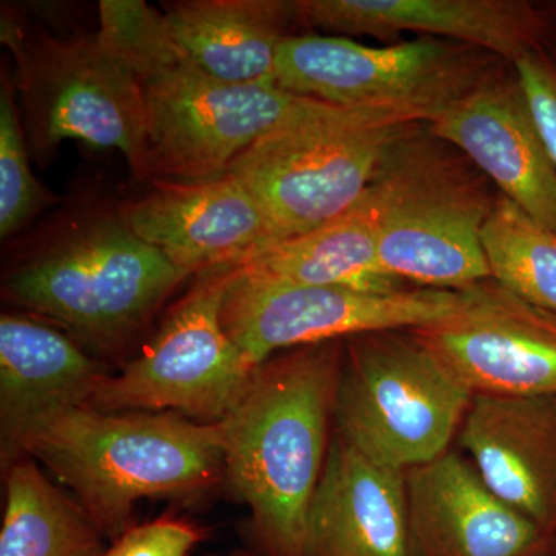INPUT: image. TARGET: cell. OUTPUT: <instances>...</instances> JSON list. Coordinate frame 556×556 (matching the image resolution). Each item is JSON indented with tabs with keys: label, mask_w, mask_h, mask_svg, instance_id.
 Returning <instances> with one entry per match:
<instances>
[{
	"label": "cell",
	"mask_w": 556,
	"mask_h": 556,
	"mask_svg": "<svg viewBox=\"0 0 556 556\" xmlns=\"http://www.w3.org/2000/svg\"><path fill=\"white\" fill-rule=\"evenodd\" d=\"M345 340L292 348L263 362L223 420L225 478L251 510L268 556H303L324 473Z\"/></svg>",
	"instance_id": "cell-1"
},
{
	"label": "cell",
	"mask_w": 556,
	"mask_h": 556,
	"mask_svg": "<svg viewBox=\"0 0 556 556\" xmlns=\"http://www.w3.org/2000/svg\"><path fill=\"white\" fill-rule=\"evenodd\" d=\"M100 25L137 75L155 181L222 177L302 100L276 80L236 86L208 75L142 0H102Z\"/></svg>",
	"instance_id": "cell-2"
},
{
	"label": "cell",
	"mask_w": 556,
	"mask_h": 556,
	"mask_svg": "<svg viewBox=\"0 0 556 556\" xmlns=\"http://www.w3.org/2000/svg\"><path fill=\"white\" fill-rule=\"evenodd\" d=\"M21 456L49 468L115 543L138 501L197 495L225 478V428L172 412L75 407L36 424Z\"/></svg>",
	"instance_id": "cell-3"
},
{
	"label": "cell",
	"mask_w": 556,
	"mask_h": 556,
	"mask_svg": "<svg viewBox=\"0 0 556 556\" xmlns=\"http://www.w3.org/2000/svg\"><path fill=\"white\" fill-rule=\"evenodd\" d=\"M383 270L459 291L490 276L481 232L500 190L466 153L415 124L386 150L367 189Z\"/></svg>",
	"instance_id": "cell-4"
},
{
	"label": "cell",
	"mask_w": 556,
	"mask_h": 556,
	"mask_svg": "<svg viewBox=\"0 0 556 556\" xmlns=\"http://www.w3.org/2000/svg\"><path fill=\"white\" fill-rule=\"evenodd\" d=\"M415 124L397 113L302 97L230 163L228 174L254 197L274 244L281 243L353 207L386 150Z\"/></svg>",
	"instance_id": "cell-5"
},
{
	"label": "cell",
	"mask_w": 556,
	"mask_h": 556,
	"mask_svg": "<svg viewBox=\"0 0 556 556\" xmlns=\"http://www.w3.org/2000/svg\"><path fill=\"white\" fill-rule=\"evenodd\" d=\"M189 277L121 215H90L11 270L5 292L86 345L109 351L148 327Z\"/></svg>",
	"instance_id": "cell-6"
},
{
	"label": "cell",
	"mask_w": 556,
	"mask_h": 556,
	"mask_svg": "<svg viewBox=\"0 0 556 556\" xmlns=\"http://www.w3.org/2000/svg\"><path fill=\"white\" fill-rule=\"evenodd\" d=\"M0 39L16 62L14 87L36 155H50L64 139H80L118 149L139 181L150 179L137 75L108 33L56 38L3 7Z\"/></svg>",
	"instance_id": "cell-7"
},
{
	"label": "cell",
	"mask_w": 556,
	"mask_h": 556,
	"mask_svg": "<svg viewBox=\"0 0 556 556\" xmlns=\"http://www.w3.org/2000/svg\"><path fill=\"white\" fill-rule=\"evenodd\" d=\"M471 401L412 329L345 340L336 433L376 463L408 471L444 455Z\"/></svg>",
	"instance_id": "cell-8"
},
{
	"label": "cell",
	"mask_w": 556,
	"mask_h": 556,
	"mask_svg": "<svg viewBox=\"0 0 556 556\" xmlns=\"http://www.w3.org/2000/svg\"><path fill=\"white\" fill-rule=\"evenodd\" d=\"M511 65L479 47L430 36L368 47L294 35L278 51L276 83L299 97L430 124Z\"/></svg>",
	"instance_id": "cell-9"
},
{
	"label": "cell",
	"mask_w": 556,
	"mask_h": 556,
	"mask_svg": "<svg viewBox=\"0 0 556 556\" xmlns=\"http://www.w3.org/2000/svg\"><path fill=\"white\" fill-rule=\"evenodd\" d=\"M240 266L201 274L141 354L108 376L86 407L102 413L172 412L223 422L254 380L255 365L222 324L226 292Z\"/></svg>",
	"instance_id": "cell-10"
},
{
	"label": "cell",
	"mask_w": 556,
	"mask_h": 556,
	"mask_svg": "<svg viewBox=\"0 0 556 556\" xmlns=\"http://www.w3.org/2000/svg\"><path fill=\"white\" fill-rule=\"evenodd\" d=\"M464 289L278 287L237 273L222 324L255 365L292 348L426 327L460 308Z\"/></svg>",
	"instance_id": "cell-11"
},
{
	"label": "cell",
	"mask_w": 556,
	"mask_h": 556,
	"mask_svg": "<svg viewBox=\"0 0 556 556\" xmlns=\"http://www.w3.org/2000/svg\"><path fill=\"white\" fill-rule=\"evenodd\" d=\"M460 308L412 329L473 396L556 397V314L485 278Z\"/></svg>",
	"instance_id": "cell-12"
},
{
	"label": "cell",
	"mask_w": 556,
	"mask_h": 556,
	"mask_svg": "<svg viewBox=\"0 0 556 556\" xmlns=\"http://www.w3.org/2000/svg\"><path fill=\"white\" fill-rule=\"evenodd\" d=\"M121 218L190 277L244 265L274 244L257 201L228 172L206 181L156 179Z\"/></svg>",
	"instance_id": "cell-13"
},
{
	"label": "cell",
	"mask_w": 556,
	"mask_h": 556,
	"mask_svg": "<svg viewBox=\"0 0 556 556\" xmlns=\"http://www.w3.org/2000/svg\"><path fill=\"white\" fill-rule=\"evenodd\" d=\"M299 25L391 40L402 31L456 40L510 64L556 38L548 7L526 0H295Z\"/></svg>",
	"instance_id": "cell-14"
},
{
	"label": "cell",
	"mask_w": 556,
	"mask_h": 556,
	"mask_svg": "<svg viewBox=\"0 0 556 556\" xmlns=\"http://www.w3.org/2000/svg\"><path fill=\"white\" fill-rule=\"evenodd\" d=\"M409 555L556 556V535L490 490L448 450L407 471Z\"/></svg>",
	"instance_id": "cell-15"
},
{
	"label": "cell",
	"mask_w": 556,
	"mask_h": 556,
	"mask_svg": "<svg viewBox=\"0 0 556 556\" xmlns=\"http://www.w3.org/2000/svg\"><path fill=\"white\" fill-rule=\"evenodd\" d=\"M527 215L556 233V166L514 65L433 123Z\"/></svg>",
	"instance_id": "cell-16"
},
{
	"label": "cell",
	"mask_w": 556,
	"mask_h": 556,
	"mask_svg": "<svg viewBox=\"0 0 556 556\" xmlns=\"http://www.w3.org/2000/svg\"><path fill=\"white\" fill-rule=\"evenodd\" d=\"M303 556L409 555L407 471L336 433L311 501Z\"/></svg>",
	"instance_id": "cell-17"
},
{
	"label": "cell",
	"mask_w": 556,
	"mask_h": 556,
	"mask_svg": "<svg viewBox=\"0 0 556 556\" xmlns=\"http://www.w3.org/2000/svg\"><path fill=\"white\" fill-rule=\"evenodd\" d=\"M459 444L495 495L556 535V397L478 394Z\"/></svg>",
	"instance_id": "cell-18"
},
{
	"label": "cell",
	"mask_w": 556,
	"mask_h": 556,
	"mask_svg": "<svg viewBox=\"0 0 556 556\" xmlns=\"http://www.w3.org/2000/svg\"><path fill=\"white\" fill-rule=\"evenodd\" d=\"M108 378L100 362L58 329L24 316L0 318V456L22 459L21 444L36 424L62 409L86 407Z\"/></svg>",
	"instance_id": "cell-19"
},
{
	"label": "cell",
	"mask_w": 556,
	"mask_h": 556,
	"mask_svg": "<svg viewBox=\"0 0 556 556\" xmlns=\"http://www.w3.org/2000/svg\"><path fill=\"white\" fill-rule=\"evenodd\" d=\"M172 38L204 72L223 83L276 80L278 51L294 36L289 0H179L161 3Z\"/></svg>",
	"instance_id": "cell-20"
},
{
	"label": "cell",
	"mask_w": 556,
	"mask_h": 556,
	"mask_svg": "<svg viewBox=\"0 0 556 556\" xmlns=\"http://www.w3.org/2000/svg\"><path fill=\"white\" fill-rule=\"evenodd\" d=\"M240 270L278 287L405 288L380 265L378 223L367 190L345 214L266 248Z\"/></svg>",
	"instance_id": "cell-21"
},
{
	"label": "cell",
	"mask_w": 556,
	"mask_h": 556,
	"mask_svg": "<svg viewBox=\"0 0 556 556\" xmlns=\"http://www.w3.org/2000/svg\"><path fill=\"white\" fill-rule=\"evenodd\" d=\"M0 556H102V533L75 497L43 477L35 460L5 470Z\"/></svg>",
	"instance_id": "cell-22"
},
{
	"label": "cell",
	"mask_w": 556,
	"mask_h": 556,
	"mask_svg": "<svg viewBox=\"0 0 556 556\" xmlns=\"http://www.w3.org/2000/svg\"><path fill=\"white\" fill-rule=\"evenodd\" d=\"M490 276L556 314V233L500 193L481 232Z\"/></svg>",
	"instance_id": "cell-23"
},
{
	"label": "cell",
	"mask_w": 556,
	"mask_h": 556,
	"mask_svg": "<svg viewBox=\"0 0 556 556\" xmlns=\"http://www.w3.org/2000/svg\"><path fill=\"white\" fill-rule=\"evenodd\" d=\"M14 80L2 70L0 87V236H13L43 208L58 203L33 175L27 135L14 98Z\"/></svg>",
	"instance_id": "cell-24"
},
{
	"label": "cell",
	"mask_w": 556,
	"mask_h": 556,
	"mask_svg": "<svg viewBox=\"0 0 556 556\" xmlns=\"http://www.w3.org/2000/svg\"><path fill=\"white\" fill-rule=\"evenodd\" d=\"M514 67L556 166V38Z\"/></svg>",
	"instance_id": "cell-25"
},
{
	"label": "cell",
	"mask_w": 556,
	"mask_h": 556,
	"mask_svg": "<svg viewBox=\"0 0 556 556\" xmlns=\"http://www.w3.org/2000/svg\"><path fill=\"white\" fill-rule=\"evenodd\" d=\"M206 530L188 519L164 517L130 527L102 556H188Z\"/></svg>",
	"instance_id": "cell-26"
},
{
	"label": "cell",
	"mask_w": 556,
	"mask_h": 556,
	"mask_svg": "<svg viewBox=\"0 0 556 556\" xmlns=\"http://www.w3.org/2000/svg\"><path fill=\"white\" fill-rule=\"evenodd\" d=\"M552 14H554V20L556 22V5H551Z\"/></svg>",
	"instance_id": "cell-27"
},
{
	"label": "cell",
	"mask_w": 556,
	"mask_h": 556,
	"mask_svg": "<svg viewBox=\"0 0 556 556\" xmlns=\"http://www.w3.org/2000/svg\"><path fill=\"white\" fill-rule=\"evenodd\" d=\"M236 556H254V555L240 554V555H236Z\"/></svg>",
	"instance_id": "cell-28"
}]
</instances>
